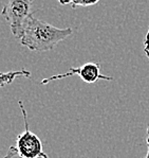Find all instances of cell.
<instances>
[{
	"mask_svg": "<svg viewBox=\"0 0 149 158\" xmlns=\"http://www.w3.org/2000/svg\"><path fill=\"white\" fill-rule=\"evenodd\" d=\"M72 32L71 28H56L32 15L20 42L29 50L45 52L54 49L59 43L68 38Z\"/></svg>",
	"mask_w": 149,
	"mask_h": 158,
	"instance_id": "6da1fadb",
	"label": "cell"
},
{
	"mask_svg": "<svg viewBox=\"0 0 149 158\" xmlns=\"http://www.w3.org/2000/svg\"><path fill=\"white\" fill-rule=\"evenodd\" d=\"M31 0H10L2 9V16L8 20L11 31L16 38L21 40L29 19L33 15L31 12Z\"/></svg>",
	"mask_w": 149,
	"mask_h": 158,
	"instance_id": "7a4b0ae2",
	"label": "cell"
},
{
	"mask_svg": "<svg viewBox=\"0 0 149 158\" xmlns=\"http://www.w3.org/2000/svg\"><path fill=\"white\" fill-rule=\"evenodd\" d=\"M19 107L23 116V122H25V131L19 134L16 138L15 148L18 152V156L20 158H49L47 154L42 150V143L39 137L36 134L32 133L29 127L28 116L26 110L21 100L18 101Z\"/></svg>",
	"mask_w": 149,
	"mask_h": 158,
	"instance_id": "3957f363",
	"label": "cell"
},
{
	"mask_svg": "<svg viewBox=\"0 0 149 158\" xmlns=\"http://www.w3.org/2000/svg\"><path fill=\"white\" fill-rule=\"evenodd\" d=\"M78 74L79 77L83 80L85 83L88 84H93L95 83L98 80H105V81H112L111 77H108V75H104L100 73V65L96 64V63H87V64L83 65L80 67H71L70 70L65 73L61 74H56V75H52L49 77L47 79H44L40 83L42 85H47L50 82L55 81V80H61V79H66L68 77H72V75Z\"/></svg>",
	"mask_w": 149,
	"mask_h": 158,
	"instance_id": "277c9868",
	"label": "cell"
},
{
	"mask_svg": "<svg viewBox=\"0 0 149 158\" xmlns=\"http://www.w3.org/2000/svg\"><path fill=\"white\" fill-rule=\"evenodd\" d=\"M30 77L31 72L25 69H22V70H19V71H11V72H6V73H2L0 75V86L3 87L6 84H11L16 77Z\"/></svg>",
	"mask_w": 149,
	"mask_h": 158,
	"instance_id": "5b68a950",
	"label": "cell"
},
{
	"mask_svg": "<svg viewBox=\"0 0 149 158\" xmlns=\"http://www.w3.org/2000/svg\"><path fill=\"white\" fill-rule=\"evenodd\" d=\"M61 4H71L72 9H75L76 6H92L98 3V0H94V1H59Z\"/></svg>",
	"mask_w": 149,
	"mask_h": 158,
	"instance_id": "8992f818",
	"label": "cell"
},
{
	"mask_svg": "<svg viewBox=\"0 0 149 158\" xmlns=\"http://www.w3.org/2000/svg\"><path fill=\"white\" fill-rule=\"evenodd\" d=\"M144 52H145L146 56H147L149 60V26H148V30L146 33L145 40H144Z\"/></svg>",
	"mask_w": 149,
	"mask_h": 158,
	"instance_id": "52a82bcc",
	"label": "cell"
},
{
	"mask_svg": "<svg viewBox=\"0 0 149 158\" xmlns=\"http://www.w3.org/2000/svg\"><path fill=\"white\" fill-rule=\"evenodd\" d=\"M17 155H18V152H17V150H16V148L11 147L8 151V154H6L3 158H14L15 156H17Z\"/></svg>",
	"mask_w": 149,
	"mask_h": 158,
	"instance_id": "ba28073f",
	"label": "cell"
},
{
	"mask_svg": "<svg viewBox=\"0 0 149 158\" xmlns=\"http://www.w3.org/2000/svg\"><path fill=\"white\" fill-rule=\"evenodd\" d=\"M147 147H148V150H147V154H146L145 158H149V140H147Z\"/></svg>",
	"mask_w": 149,
	"mask_h": 158,
	"instance_id": "9c48e42d",
	"label": "cell"
},
{
	"mask_svg": "<svg viewBox=\"0 0 149 158\" xmlns=\"http://www.w3.org/2000/svg\"><path fill=\"white\" fill-rule=\"evenodd\" d=\"M147 140H149V126L147 128Z\"/></svg>",
	"mask_w": 149,
	"mask_h": 158,
	"instance_id": "30bf717a",
	"label": "cell"
}]
</instances>
